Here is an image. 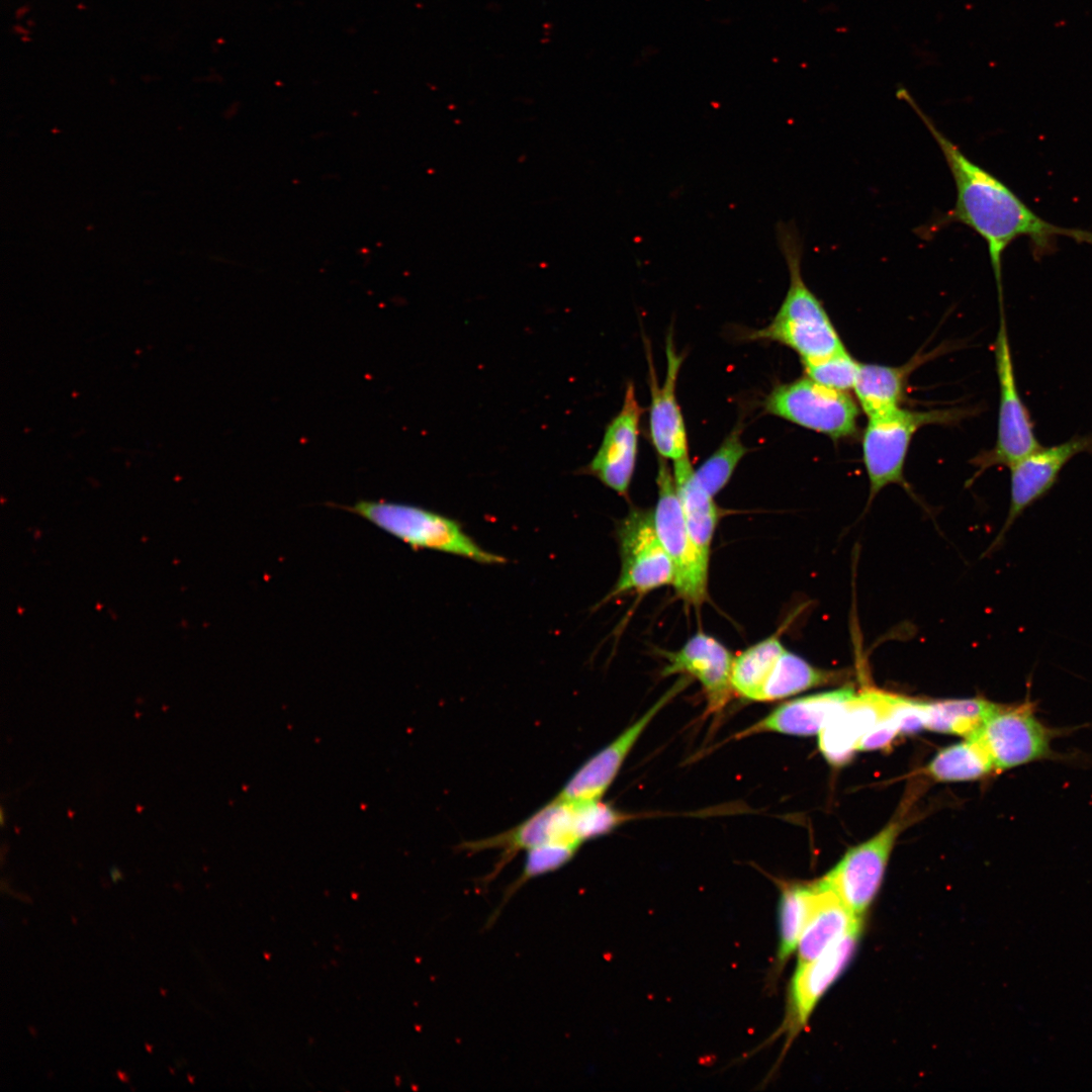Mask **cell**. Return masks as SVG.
<instances>
[{"label": "cell", "instance_id": "f546056e", "mask_svg": "<svg viewBox=\"0 0 1092 1092\" xmlns=\"http://www.w3.org/2000/svg\"><path fill=\"white\" fill-rule=\"evenodd\" d=\"M807 377L840 391L853 389L859 362L845 349L816 360H801Z\"/></svg>", "mask_w": 1092, "mask_h": 1092}, {"label": "cell", "instance_id": "603a6c76", "mask_svg": "<svg viewBox=\"0 0 1092 1092\" xmlns=\"http://www.w3.org/2000/svg\"><path fill=\"white\" fill-rule=\"evenodd\" d=\"M838 673L818 668L801 656L784 649L771 663L758 702L776 701L837 680Z\"/></svg>", "mask_w": 1092, "mask_h": 1092}, {"label": "cell", "instance_id": "9a60e30c", "mask_svg": "<svg viewBox=\"0 0 1092 1092\" xmlns=\"http://www.w3.org/2000/svg\"><path fill=\"white\" fill-rule=\"evenodd\" d=\"M684 687L678 681L639 719L582 763L554 798L565 802L601 800L644 729Z\"/></svg>", "mask_w": 1092, "mask_h": 1092}, {"label": "cell", "instance_id": "484cf974", "mask_svg": "<svg viewBox=\"0 0 1092 1092\" xmlns=\"http://www.w3.org/2000/svg\"><path fill=\"white\" fill-rule=\"evenodd\" d=\"M993 769L995 767L988 752L972 737L943 748L926 767L928 775L940 782L976 780Z\"/></svg>", "mask_w": 1092, "mask_h": 1092}, {"label": "cell", "instance_id": "4dcf8cb0", "mask_svg": "<svg viewBox=\"0 0 1092 1092\" xmlns=\"http://www.w3.org/2000/svg\"><path fill=\"white\" fill-rule=\"evenodd\" d=\"M574 803L577 834L582 843L612 832L630 818L601 800Z\"/></svg>", "mask_w": 1092, "mask_h": 1092}, {"label": "cell", "instance_id": "5b68a950", "mask_svg": "<svg viewBox=\"0 0 1092 1092\" xmlns=\"http://www.w3.org/2000/svg\"><path fill=\"white\" fill-rule=\"evenodd\" d=\"M764 411L834 441L855 437L860 407L846 391L822 385L809 377L777 385L763 402Z\"/></svg>", "mask_w": 1092, "mask_h": 1092}, {"label": "cell", "instance_id": "ac0fdd59", "mask_svg": "<svg viewBox=\"0 0 1092 1092\" xmlns=\"http://www.w3.org/2000/svg\"><path fill=\"white\" fill-rule=\"evenodd\" d=\"M667 664L664 675L686 672L702 685L711 712H717L731 695L734 657L717 639L699 632L677 651H661Z\"/></svg>", "mask_w": 1092, "mask_h": 1092}, {"label": "cell", "instance_id": "3957f363", "mask_svg": "<svg viewBox=\"0 0 1092 1092\" xmlns=\"http://www.w3.org/2000/svg\"><path fill=\"white\" fill-rule=\"evenodd\" d=\"M398 538L414 550L428 549L461 556L482 564H503L507 559L480 547L461 524L431 510L388 500L362 499L341 506Z\"/></svg>", "mask_w": 1092, "mask_h": 1092}, {"label": "cell", "instance_id": "9c48e42d", "mask_svg": "<svg viewBox=\"0 0 1092 1092\" xmlns=\"http://www.w3.org/2000/svg\"><path fill=\"white\" fill-rule=\"evenodd\" d=\"M1051 731L1037 720L1033 706L998 705L983 725L968 737L988 752L995 769H1007L1045 757Z\"/></svg>", "mask_w": 1092, "mask_h": 1092}, {"label": "cell", "instance_id": "5bb4252c", "mask_svg": "<svg viewBox=\"0 0 1092 1092\" xmlns=\"http://www.w3.org/2000/svg\"><path fill=\"white\" fill-rule=\"evenodd\" d=\"M641 415L635 387L629 382L622 407L607 425L597 453L578 472L594 476L617 493L626 495L637 460Z\"/></svg>", "mask_w": 1092, "mask_h": 1092}, {"label": "cell", "instance_id": "d4e9b609", "mask_svg": "<svg viewBox=\"0 0 1092 1092\" xmlns=\"http://www.w3.org/2000/svg\"><path fill=\"white\" fill-rule=\"evenodd\" d=\"M997 706L980 698L926 703L925 728L967 738L983 725Z\"/></svg>", "mask_w": 1092, "mask_h": 1092}, {"label": "cell", "instance_id": "277c9868", "mask_svg": "<svg viewBox=\"0 0 1092 1092\" xmlns=\"http://www.w3.org/2000/svg\"><path fill=\"white\" fill-rule=\"evenodd\" d=\"M969 415L970 411L963 407L911 411L900 406L869 418L862 436V460L870 482L868 507L887 485L909 488L904 466L912 438L919 429L953 425Z\"/></svg>", "mask_w": 1092, "mask_h": 1092}, {"label": "cell", "instance_id": "8992f818", "mask_svg": "<svg viewBox=\"0 0 1092 1092\" xmlns=\"http://www.w3.org/2000/svg\"><path fill=\"white\" fill-rule=\"evenodd\" d=\"M657 463L658 495L653 512L655 531L671 561L674 573L672 585L676 594L687 603L698 606L707 596L709 560L690 535L666 459L658 456Z\"/></svg>", "mask_w": 1092, "mask_h": 1092}, {"label": "cell", "instance_id": "1f68e13d", "mask_svg": "<svg viewBox=\"0 0 1092 1092\" xmlns=\"http://www.w3.org/2000/svg\"><path fill=\"white\" fill-rule=\"evenodd\" d=\"M890 715L900 733H914L925 728L926 703L898 696Z\"/></svg>", "mask_w": 1092, "mask_h": 1092}, {"label": "cell", "instance_id": "44dd1931", "mask_svg": "<svg viewBox=\"0 0 1092 1092\" xmlns=\"http://www.w3.org/2000/svg\"><path fill=\"white\" fill-rule=\"evenodd\" d=\"M815 907L798 945V965L809 963L848 932L861 928L855 916L837 895L819 879Z\"/></svg>", "mask_w": 1092, "mask_h": 1092}, {"label": "cell", "instance_id": "4316f807", "mask_svg": "<svg viewBox=\"0 0 1092 1092\" xmlns=\"http://www.w3.org/2000/svg\"><path fill=\"white\" fill-rule=\"evenodd\" d=\"M784 649L780 639L771 636L734 657L731 672L733 691L744 699L758 701L768 668Z\"/></svg>", "mask_w": 1092, "mask_h": 1092}, {"label": "cell", "instance_id": "6da1fadb", "mask_svg": "<svg viewBox=\"0 0 1092 1092\" xmlns=\"http://www.w3.org/2000/svg\"><path fill=\"white\" fill-rule=\"evenodd\" d=\"M899 96L915 110L939 147L956 185L954 206L937 217L927 234L950 223H963L975 231L987 244L1003 305L1002 258L1016 239L1028 238L1035 259L1052 254L1060 237L1092 245V233L1064 228L1036 214L1004 182L969 159L962 150L937 128L905 90Z\"/></svg>", "mask_w": 1092, "mask_h": 1092}, {"label": "cell", "instance_id": "cb8c5ba5", "mask_svg": "<svg viewBox=\"0 0 1092 1092\" xmlns=\"http://www.w3.org/2000/svg\"><path fill=\"white\" fill-rule=\"evenodd\" d=\"M818 896L817 882L784 884L779 903L778 963L784 965L798 948Z\"/></svg>", "mask_w": 1092, "mask_h": 1092}, {"label": "cell", "instance_id": "e0dca14e", "mask_svg": "<svg viewBox=\"0 0 1092 1092\" xmlns=\"http://www.w3.org/2000/svg\"><path fill=\"white\" fill-rule=\"evenodd\" d=\"M897 695L869 690L854 694L818 734L819 749L828 762L841 765L857 751L860 738L888 717Z\"/></svg>", "mask_w": 1092, "mask_h": 1092}, {"label": "cell", "instance_id": "ba28073f", "mask_svg": "<svg viewBox=\"0 0 1092 1092\" xmlns=\"http://www.w3.org/2000/svg\"><path fill=\"white\" fill-rule=\"evenodd\" d=\"M621 571L605 600L629 593H646L674 579L671 561L654 527L653 513L631 509L617 528Z\"/></svg>", "mask_w": 1092, "mask_h": 1092}, {"label": "cell", "instance_id": "d6a6232c", "mask_svg": "<svg viewBox=\"0 0 1092 1092\" xmlns=\"http://www.w3.org/2000/svg\"><path fill=\"white\" fill-rule=\"evenodd\" d=\"M899 729L891 715L878 722L859 740L857 750H875L889 745L899 734Z\"/></svg>", "mask_w": 1092, "mask_h": 1092}, {"label": "cell", "instance_id": "836d02e7", "mask_svg": "<svg viewBox=\"0 0 1092 1092\" xmlns=\"http://www.w3.org/2000/svg\"><path fill=\"white\" fill-rule=\"evenodd\" d=\"M110 876H111V879L113 881H117L118 879H120L122 877L120 871L115 867H112L110 869Z\"/></svg>", "mask_w": 1092, "mask_h": 1092}, {"label": "cell", "instance_id": "83f0119b", "mask_svg": "<svg viewBox=\"0 0 1092 1092\" xmlns=\"http://www.w3.org/2000/svg\"><path fill=\"white\" fill-rule=\"evenodd\" d=\"M741 428H735L719 448L695 470L698 481L713 496L727 484L748 450L741 440Z\"/></svg>", "mask_w": 1092, "mask_h": 1092}, {"label": "cell", "instance_id": "f1b7e54d", "mask_svg": "<svg viewBox=\"0 0 1092 1092\" xmlns=\"http://www.w3.org/2000/svg\"><path fill=\"white\" fill-rule=\"evenodd\" d=\"M581 845L575 843H545L527 850L521 875L507 889L504 904L530 880L559 870L568 863Z\"/></svg>", "mask_w": 1092, "mask_h": 1092}, {"label": "cell", "instance_id": "7a4b0ae2", "mask_svg": "<svg viewBox=\"0 0 1092 1092\" xmlns=\"http://www.w3.org/2000/svg\"><path fill=\"white\" fill-rule=\"evenodd\" d=\"M777 238L789 270V288L772 321L749 332L747 339L780 343L794 350L801 360H816L845 350L822 302L804 280L803 243L798 231L784 222L777 228Z\"/></svg>", "mask_w": 1092, "mask_h": 1092}, {"label": "cell", "instance_id": "30bf717a", "mask_svg": "<svg viewBox=\"0 0 1092 1092\" xmlns=\"http://www.w3.org/2000/svg\"><path fill=\"white\" fill-rule=\"evenodd\" d=\"M900 829V822H891L871 839L848 849L839 862L821 878L859 918L863 917L880 890Z\"/></svg>", "mask_w": 1092, "mask_h": 1092}, {"label": "cell", "instance_id": "52a82bcc", "mask_svg": "<svg viewBox=\"0 0 1092 1092\" xmlns=\"http://www.w3.org/2000/svg\"><path fill=\"white\" fill-rule=\"evenodd\" d=\"M995 367L999 383L997 438L994 447L979 454L973 464L978 472L997 465L1010 467L1041 447L1034 434V424L1023 402L1014 373L1004 309L994 343Z\"/></svg>", "mask_w": 1092, "mask_h": 1092}, {"label": "cell", "instance_id": "7c38bea8", "mask_svg": "<svg viewBox=\"0 0 1092 1092\" xmlns=\"http://www.w3.org/2000/svg\"><path fill=\"white\" fill-rule=\"evenodd\" d=\"M1092 454V433L1074 436L1051 447H1039L1010 468V507L1003 527L989 551L1001 543L1015 520L1055 485L1064 466L1076 455Z\"/></svg>", "mask_w": 1092, "mask_h": 1092}, {"label": "cell", "instance_id": "ffe728a7", "mask_svg": "<svg viewBox=\"0 0 1092 1092\" xmlns=\"http://www.w3.org/2000/svg\"><path fill=\"white\" fill-rule=\"evenodd\" d=\"M930 357V353L917 354L900 366L859 363L853 390L868 419L900 407L910 374Z\"/></svg>", "mask_w": 1092, "mask_h": 1092}, {"label": "cell", "instance_id": "4fadbf2b", "mask_svg": "<svg viewBox=\"0 0 1092 1092\" xmlns=\"http://www.w3.org/2000/svg\"><path fill=\"white\" fill-rule=\"evenodd\" d=\"M860 930L848 932L813 961L797 966L781 1027L787 1036V1044L806 1026L821 997L848 966L855 952Z\"/></svg>", "mask_w": 1092, "mask_h": 1092}, {"label": "cell", "instance_id": "2e32d148", "mask_svg": "<svg viewBox=\"0 0 1092 1092\" xmlns=\"http://www.w3.org/2000/svg\"><path fill=\"white\" fill-rule=\"evenodd\" d=\"M665 351L667 367L661 386L658 384L651 354H647L651 394L649 433L658 456L676 461L689 456V446L682 414L675 396L676 380L684 356L675 351L671 333L666 339Z\"/></svg>", "mask_w": 1092, "mask_h": 1092}, {"label": "cell", "instance_id": "d6986e66", "mask_svg": "<svg viewBox=\"0 0 1092 1092\" xmlns=\"http://www.w3.org/2000/svg\"><path fill=\"white\" fill-rule=\"evenodd\" d=\"M854 694L853 689L844 688L795 699L777 707L763 719L740 732L739 736L762 732L797 736L819 734Z\"/></svg>", "mask_w": 1092, "mask_h": 1092}, {"label": "cell", "instance_id": "7402d4cb", "mask_svg": "<svg viewBox=\"0 0 1092 1092\" xmlns=\"http://www.w3.org/2000/svg\"><path fill=\"white\" fill-rule=\"evenodd\" d=\"M672 474L690 535L703 556L709 560L719 510L713 495L698 481L689 456L673 461Z\"/></svg>", "mask_w": 1092, "mask_h": 1092}, {"label": "cell", "instance_id": "8fae6325", "mask_svg": "<svg viewBox=\"0 0 1092 1092\" xmlns=\"http://www.w3.org/2000/svg\"><path fill=\"white\" fill-rule=\"evenodd\" d=\"M575 843L581 845L576 827V804L553 798L518 825L478 840L464 841L458 848L469 853L488 849L502 851L493 878L521 850L545 843Z\"/></svg>", "mask_w": 1092, "mask_h": 1092}]
</instances>
